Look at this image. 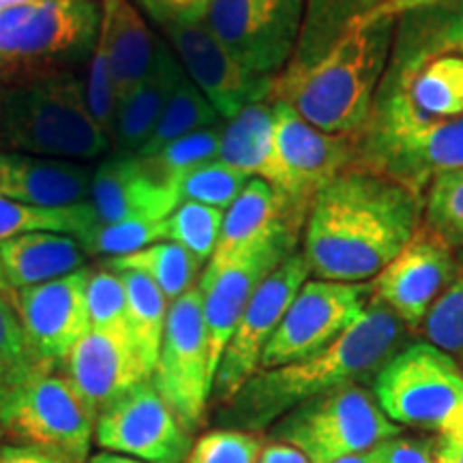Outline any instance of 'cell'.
<instances>
[{"label": "cell", "instance_id": "obj_24", "mask_svg": "<svg viewBox=\"0 0 463 463\" xmlns=\"http://www.w3.org/2000/svg\"><path fill=\"white\" fill-rule=\"evenodd\" d=\"M97 5L101 11L97 39L106 50L120 106L153 71L161 42L131 0H97Z\"/></svg>", "mask_w": 463, "mask_h": 463}, {"label": "cell", "instance_id": "obj_28", "mask_svg": "<svg viewBox=\"0 0 463 463\" xmlns=\"http://www.w3.org/2000/svg\"><path fill=\"white\" fill-rule=\"evenodd\" d=\"M442 54L463 58V0H442L397 17L386 69L408 67Z\"/></svg>", "mask_w": 463, "mask_h": 463}, {"label": "cell", "instance_id": "obj_8", "mask_svg": "<svg viewBox=\"0 0 463 463\" xmlns=\"http://www.w3.org/2000/svg\"><path fill=\"white\" fill-rule=\"evenodd\" d=\"M373 395L395 425L463 436V367L427 341L403 345L382 364Z\"/></svg>", "mask_w": 463, "mask_h": 463}, {"label": "cell", "instance_id": "obj_33", "mask_svg": "<svg viewBox=\"0 0 463 463\" xmlns=\"http://www.w3.org/2000/svg\"><path fill=\"white\" fill-rule=\"evenodd\" d=\"M219 120L217 109L206 99V95L184 73L183 80L174 89L170 101L155 125L153 136L144 144L137 157H153L167 144L178 140V137L189 136V133L211 129Z\"/></svg>", "mask_w": 463, "mask_h": 463}, {"label": "cell", "instance_id": "obj_45", "mask_svg": "<svg viewBox=\"0 0 463 463\" xmlns=\"http://www.w3.org/2000/svg\"><path fill=\"white\" fill-rule=\"evenodd\" d=\"M382 463H433V442L425 438L399 436L375 447Z\"/></svg>", "mask_w": 463, "mask_h": 463}, {"label": "cell", "instance_id": "obj_6", "mask_svg": "<svg viewBox=\"0 0 463 463\" xmlns=\"http://www.w3.org/2000/svg\"><path fill=\"white\" fill-rule=\"evenodd\" d=\"M97 412L80 395L62 363L37 361L0 395V430L22 447L65 463L89 461Z\"/></svg>", "mask_w": 463, "mask_h": 463}, {"label": "cell", "instance_id": "obj_2", "mask_svg": "<svg viewBox=\"0 0 463 463\" xmlns=\"http://www.w3.org/2000/svg\"><path fill=\"white\" fill-rule=\"evenodd\" d=\"M425 222V195L386 174L350 167L317 191L307 211L303 258L324 281L364 283Z\"/></svg>", "mask_w": 463, "mask_h": 463}, {"label": "cell", "instance_id": "obj_27", "mask_svg": "<svg viewBox=\"0 0 463 463\" xmlns=\"http://www.w3.org/2000/svg\"><path fill=\"white\" fill-rule=\"evenodd\" d=\"M183 75L184 69L176 54L170 50V45L161 43L153 71L116 109L112 133V144L118 150L116 155L140 153V148L153 136L155 125L164 114Z\"/></svg>", "mask_w": 463, "mask_h": 463}, {"label": "cell", "instance_id": "obj_10", "mask_svg": "<svg viewBox=\"0 0 463 463\" xmlns=\"http://www.w3.org/2000/svg\"><path fill=\"white\" fill-rule=\"evenodd\" d=\"M303 228V222L283 219L273 230L266 232L262 239L242 249L236 256L223 262L211 260L206 264L198 289L202 294V309H204L208 364H211L213 378L249 300L256 294L260 283L273 273L283 260L297 251Z\"/></svg>", "mask_w": 463, "mask_h": 463}, {"label": "cell", "instance_id": "obj_37", "mask_svg": "<svg viewBox=\"0 0 463 463\" xmlns=\"http://www.w3.org/2000/svg\"><path fill=\"white\" fill-rule=\"evenodd\" d=\"M249 174L236 170L225 161H208V164L195 167L184 174L176 183L178 200L181 202H198L213 208H230L239 198L241 191L249 183Z\"/></svg>", "mask_w": 463, "mask_h": 463}, {"label": "cell", "instance_id": "obj_18", "mask_svg": "<svg viewBox=\"0 0 463 463\" xmlns=\"http://www.w3.org/2000/svg\"><path fill=\"white\" fill-rule=\"evenodd\" d=\"M90 270L82 269L61 279L24 288L14 303L26 341L39 361L62 363L80 339L90 333L89 288Z\"/></svg>", "mask_w": 463, "mask_h": 463}, {"label": "cell", "instance_id": "obj_12", "mask_svg": "<svg viewBox=\"0 0 463 463\" xmlns=\"http://www.w3.org/2000/svg\"><path fill=\"white\" fill-rule=\"evenodd\" d=\"M150 380L184 430H198L215 382L208 364L206 322L198 288L170 305L157 367Z\"/></svg>", "mask_w": 463, "mask_h": 463}, {"label": "cell", "instance_id": "obj_4", "mask_svg": "<svg viewBox=\"0 0 463 463\" xmlns=\"http://www.w3.org/2000/svg\"><path fill=\"white\" fill-rule=\"evenodd\" d=\"M0 144L9 153L89 161L109 148L75 73L9 86L0 97Z\"/></svg>", "mask_w": 463, "mask_h": 463}, {"label": "cell", "instance_id": "obj_34", "mask_svg": "<svg viewBox=\"0 0 463 463\" xmlns=\"http://www.w3.org/2000/svg\"><path fill=\"white\" fill-rule=\"evenodd\" d=\"M225 213L198 202H181L165 219V241L176 242L204 266L215 253Z\"/></svg>", "mask_w": 463, "mask_h": 463}, {"label": "cell", "instance_id": "obj_39", "mask_svg": "<svg viewBox=\"0 0 463 463\" xmlns=\"http://www.w3.org/2000/svg\"><path fill=\"white\" fill-rule=\"evenodd\" d=\"M165 241V219H131L118 223H97L80 245L95 256L123 258Z\"/></svg>", "mask_w": 463, "mask_h": 463}, {"label": "cell", "instance_id": "obj_9", "mask_svg": "<svg viewBox=\"0 0 463 463\" xmlns=\"http://www.w3.org/2000/svg\"><path fill=\"white\" fill-rule=\"evenodd\" d=\"M402 433L363 384H350L297 405L270 430V439L298 449L311 463H339L369 453Z\"/></svg>", "mask_w": 463, "mask_h": 463}, {"label": "cell", "instance_id": "obj_47", "mask_svg": "<svg viewBox=\"0 0 463 463\" xmlns=\"http://www.w3.org/2000/svg\"><path fill=\"white\" fill-rule=\"evenodd\" d=\"M258 463H311L298 449L289 447L286 442H275L270 439L266 447H262Z\"/></svg>", "mask_w": 463, "mask_h": 463}, {"label": "cell", "instance_id": "obj_23", "mask_svg": "<svg viewBox=\"0 0 463 463\" xmlns=\"http://www.w3.org/2000/svg\"><path fill=\"white\" fill-rule=\"evenodd\" d=\"M92 174L78 161L0 150V198L62 208L89 202Z\"/></svg>", "mask_w": 463, "mask_h": 463}, {"label": "cell", "instance_id": "obj_7", "mask_svg": "<svg viewBox=\"0 0 463 463\" xmlns=\"http://www.w3.org/2000/svg\"><path fill=\"white\" fill-rule=\"evenodd\" d=\"M356 167L386 174L425 195L439 172L463 170V116L430 120L399 106L373 101L356 133Z\"/></svg>", "mask_w": 463, "mask_h": 463}, {"label": "cell", "instance_id": "obj_30", "mask_svg": "<svg viewBox=\"0 0 463 463\" xmlns=\"http://www.w3.org/2000/svg\"><path fill=\"white\" fill-rule=\"evenodd\" d=\"M116 273V270H114ZM120 279L127 289V317H129V339L137 356L153 378L164 341L170 300L148 279L146 275L120 270Z\"/></svg>", "mask_w": 463, "mask_h": 463}, {"label": "cell", "instance_id": "obj_16", "mask_svg": "<svg viewBox=\"0 0 463 463\" xmlns=\"http://www.w3.org/2000/svg\"><path fill=\"white\" fill-rule=\"evenodd\" d=\"M457 258L455 247L422 222L402 251L373 277V298L389 307L408 331H420L433 303L453 281Z\"/></svg>", "mask_w": 463, "mask_h": 463}, {"label": "cell", "instance_id": "obj_44", "mask_svg": "<svg viewBox=\"0 0 463 463\" xmlns=\"http://www.w3.org/2000/svg\"><path fill=\"white\" fill-rule=\"evenodd\" d=\"M339 20H378V17H399L408 11L442 3V0H309Z\"/></svg>", "mask_w": 463, "mask_h": 463}, {"label": "cell", "instance_id": "obj_32", "mask_svg": "<svg viewBox=\"0 0 463 463\" xmlns=\"http://www.w3.org/2000/svg\"><path fill=\"white\" fill-rule=\"evenodd\" d=\"M97 225L95 211L90 202L75 206L45 208L24 202L0 198V242L22 234L50 232V234H67L84 241Z\"/></svg>", "mask_w": 463, "mask_h": 463}, {"label": "cell", "instance_id": "obj_36", "mask_svg": "<svg viewBox=\"0 0 463 463\" xmlns=\"http://www.w3.org/2000/svg\"><path fill=\"white\" fill-rule=\"evenodd\" d=\"M420 331L427 344L447 352L463 367V253L457 258L453 281L433 303Z\"/></svg>", "mask_w": 463, "mask_h": 463}, {"label": "cell", "instance_id": "obj_19", "mask_svg": "<svg viewBox=\"0 0 463 463\" xmlns=\"http://www.w3.org/2000/svg\"><path fill=\"white\" fill-rule=\"evenodd\" d=\"M275 108L277 153L289 178V198L303 211L328 181L356 167V136L324 133L286 103Z\"/></svg>", "mask_w": 463, "mask_h": 463}, {"label": "cell", "instance_id": "obj_41", "mask_svg": "<svg viewBox=\"0 0 463 463\" xmlns=\"http://www.w3.org/2000/svg\"><path fill=\"white\" fill-rule=\"evenodd\" d=\"M37 361L17 316L14 294L11 289L0 292V395Z\"/></svg>", "mask_w": 463, "mask_h": 463}, {"label": "cell", "instance_id": "obj_51", "mask_svg": "<svg viewBox=\"0 0 463 463\" xmlns=\"http://www.w3.org/2000/svg\"><path fill=\"white\" fill-rule=\"evenodd\" d=\"M0 292H9L7 279H5V273H3V266H0Z\"/></svg>", "mask_w": 463, "mask_h": 463}, {"label": "cell", "instance_id": "obj_13", "mask_svg": "<svg viewBox=\"0 0 463 463\" xmlns=\"http://www.w3.org/2000/svg\"><path fill=\"white\" fill-rule=\"evenodd\" d=\"M372 283L307 279L266 344L260 369H275L326 350L364 314Z\"/></svg>", "mask_w": 463, "mask_h": 463}, {"label": "cell", "instance_id": "obj_50", "mask_svg": "<svg viewBox=\"0 0 463 463\" xmlns=\"http://www.w3.org/2000/svg\"><path fill=\"white\" fill-rule=\"evenodd\" d=\"M339 463H382L378 453L373 450H369V453H363V455H356V457H350V459H344Z\"/></svg>", "mask_w": 463, "mask_h": 463}, {"label": "cell", "instance_id": "obj_40", "mask_svg": "<svg viewBox=\"0 0 463 463\" xmlns=\"http://www.w3.org/2000/svg\"><path fill=\"white\" fill-rule=\"evenodd\" d=\"M86 303L92 331L129 337V317H127V289L118 273L101 269L92 273L86 288Z\"/></svg>", "mask_w": 463, "mask_h": 463}, {"label": "cell", "instance_id": "obj_43", "mask_svg": "<svg viewBox=\"0 0 463 463\" xmlns=\"http://www.w3.org/2000/svg\"><path fill=\"white\" fill-rule=\"evenodd\" d=\"M86 101H89L90 114L95 123L101 127L103 133L112 142L114 123H116V109H118V101H116L112 73H109V62L106 56V50L99 39L95 42L92 54L89 56V73H86Z\"/></svg>", "mask_w": 463, "mask_h": 463}, {"label": "cell", "instance_id": "obj_11", "mask_svg": "<svg viewBox=\"0 0 463 463\" xmlns=\"http://www.w3.org/2000/svg\"><path fill=\"white\" fill-rule=\"evenodd\" d=\"M307 0H208L202 24L249 73L273 80L297 52Z\"/></svg>", "mask_w": 463, "mask_h": 463}, {"label": "cell", "instance_id": "obj_48", "mask_svg": "<svg viewBox=\"0 0 463 463\" xmlns=\"http://www.w3.org/2000/svg\"><path fill=\"white\" fill-rule=\"evenodd\" d=\"M433 463H463V436H438L433 442Z\"/></svg>", "mask_w": 463, "mask_h": 463}, {"label": "cell", "instance_id": "obj_42", "mask_svg": "<svg viewBox=\"0 0 463 463\" xmlns=\"http://www.w3.org/2000/svg\"><path fill=\"white\" fill-rule=\"evenodd\" d=\"M262 438L236 430H213L191 447L187 463H258Z\"/></svg>", "mask_w": 463, "mask_h": 463}, {"label": "cell", "instance_id": "obj_1", "mask_svg": "<svg viewBox=\"0 0 463 463\" xmlns=\"http://www.w3.org/2000/svg\"><path fill=\"white\" fill-rule=\"evenodd\" d=\"M397 17L339 20L307 0L303 31L269 103H286L324 133L356 136L367 125L392 50Z\"/></svg>", "mask_w": 463, "mask_h": 463}, {"label": "cell", "instance_id": "obj_22", "mask_svg": "<svg viewBox=\"0 0 463 463\" xmlns=\"http://www.w3.org/2000/svg\"><path fill=\"white\" fill-rule=\"evenodd\" d=\"M373 101L399 106L430 120L463 116V58L442 54L414 65L386 69Z\"/></svg>", "mask_w": 463, "mask_h": 463}, {"label": "cell", "instance_id": "obj_38", "mask_svg": "<svg viewBox=\"0 0 463 463\" xmlns=\"http://www.w3.org/2000/svg\"><path fill=\"white\" fill-rule=\"evenodd\" d=\"M425 223L449 242L463 249V170L439 172L425 191Z\"/></svg>", "mask_w": 463, "mask_h": 463}, {"label": "cell", "instance_id": "obj_15", "mask_svg": "<svg viewBox=\"0 0 463 463\" xmlns=\"http://www.w3.org/2000/svg\"><path fill=\"white\" fill-rule=\"evenodd\" d=\"M95 442L144 463H184L191 433L178 422L153 380L136 384L97 416Z\"/></svg>", "mask_w": 463, "mask_h": 463}, {"label": "cell", "instance_id": "obj_17", "mask_svg": "<svg viewBox=\"0 0 463 463\" xmlns=\"http://www.w3.org/2000/svg\"><path fill=\"white\" fill-rule=\"evenodd\" d=\"M159 26L184 73L222 118L232 120L249 103L266 101L270 80L249 73L202 22L161 20Z\"/></svg>", "mask_w": 463, "mask_h": 463}, {"label": "cell", "instance_id": "obj_46", "mask_svg": "<svg viewBox=\"0 0 463 463\" xmlns=\"http://www.w3.org/2000/svg\"><path fill=\"white\" fill-rule=\"evenodd\" d=\"M0 463H65L45 450L22 447V444H7L0 447Z\"/></svg>", "mask_w": 463, "mask_h": 463}, {"label": "cell", "instance_id": "obj_31", "mask_svg": "<svg viewBox=\"0 0 463 463\" xmlns=\"http://www.w3.org/2000/svg\"><path fill=\"white\" fill-rule=\"evenodd\" d=\"M106 269L116 270V273L133 270V273L146 275L172 305L174 300L194 289L202 264L184 247L172 241H161L146 249H140V251L129 253V256L109 258Z\"/></svg>", "mask_w": 463, "mask_h": 463}, {"label": "cell", "instance_id": "obj_21", "mask_svg": "<svg viewBox=\"0 0 463 463\" xmlns=\"http://www.w3.org/2000/svg\"><path fill=\"white\" fill-rule=\"evenodd\" d=\"M62 367L97 416L133 386L150 380L129 337L92 328L69 352Z\"/></svg>", "mask_w": 463, "mask_h": 463}, {"label": "cell", "instance_id": "obj_14", "mask_svg": "<svg viewBox=\"0 0 463 463\" xmlns=\"http://www.w3.org/2000/svg\"><path fill=\"white\" fill-rule=\"evenodd\" d=\"M309 275V264L303 253H292L260 283L219 361L213 382V397L217 405L230 402L236 391L258 372L266 344L273 337L288 307Z\"/></svg>", "mask_w": 463, "mask_h": 463}, {"label": "cell", "instance_id": "obj_26", "mask_svg": "<svg viewBox=\"0 0 463 463\" xmlns=\"http://www.w3.org/2000/svg\"><path fill=\"white\" fill-rule=\"evenodd\" d=\"M84 264V247L67 234L34 232L0 242V266L9 289H24L61 279L82 270Z\"/></svg>", "mask_w": 463, "mask_h": 463}, {"label": "cell", "instance_id": "obj_20", "mask_svg": "<svg viewBox=\"0 0 463 463\" xmlns=\"http://www.w3.org/2000/svg\"><path fill=\"white\" fill-rule=\"evenodd\" d=\"M90 206L97 223L167 219L181 204L178 191L161 183L137 155H114L92 174Z\"/></svg>", "mask_w": 463, "mask_h": 463}, {"label": "cell", "instance_id": "obj_5", "mask_svg": "<svg viewBox=\"0 0 463 463\" xmlns=\"http://www.w3.org/2000/svg\"><path fill=\"white\" fill-rule=\"evenodd\" d=\"M97 0H34L0 9V82L73 73L99 34Z\"/></svg>", "mask_w": 463, "mask_h": 463}, {"label": "cell", "instance_id": "obj_29", "mask_svg": "<svg viewBox=\"0 0 463 463\" xmlns=\"http://www.w3.org/2000/svg\"><path fill=\"white\" fill-rule=\"evenodd\" d=\"M283 219H297L305 223L307 211L294 206L288 195H283L279 189L262 178H249L245 189L225 213L222 236L211 260L223 262L236 256L242 249L262 239L266 232L273 230Z\"/></svg>", "mask_w": 463, "mask_h": 463}, {"label": "cell", "instance_id": "obj_52", "mask_svg": "<svg viewBox=\"0 0 463 463\" xmlns=\"http://www.w3.org/2000/svg\"><path fill=\"white\" fill-rule=\"evenodd\" d=\"M3 436H5V433H3V430H0V439H3Z\"/></svg>", "mask_w": 463, "mask_h": 463}, {"label": "cell", "instance_id": "obj_3", "mask_svg": "<svg viewBox=\"0 0 463 463\" xmlns=\"http://www.w3.org/2000/svg\"><path fill=\"white\" fill-rule=\"evenodd\" d=\"M405 333L403 322L372 297L364 314L326 350L283 367L258 369L230 402L219 405L217 430L264 431L309 399L375 378L405 345Z\"/></svg>", "mask_w": 463, "mask_h": 463}, {"label": "cell", "instance_id": "obj_25", "mask_svg": "<svg viewBox=\"0 0 463 463\" xmlns=\"http://www.w3.org/2000/svg\"><path fill=\"white\" fill-rule=\"evenodd\" d=\"M219 161H225L251 178H262L289 198V178L275 144L273 103H249L234 118L228 120L225 129H222Z\"/></svg>", "mask_w": 463, "mask_h": 463}, {"label": "cell", "instance_id": "obj_35", "mask_svg": "<svg viewBox=\"0 0 463 463\" xmlns=\"http://www.w3.org/2000/svg\"><path fill=\"white\" fill-rule=\"evenodd\" d=\"M219 146H222V129L211 127V129H202L178 137V140L161 148L159 153H155L153 157L142 159L161 183L176 189V183L181 181L184 174L208 164V161L219 159Z\"/></svg>", "mask_w": 463, "mask_h": 463}, {"label": "cell", "instance_id": "obj_49", "mask_svg": "<svg viewBox=\"0 0 463 463\" xmlns=\"http://www.w3.org/2000/svg\"><path fill=\"white\" fill-rule=\"evenodd\" d=\"M86 463H144V461L133 459V457L118 455V453H109V450H106V453H97V455L89 457V461Z\"/></svg>", "mask_w": 463, "mask_h": 463}]
</instances>
